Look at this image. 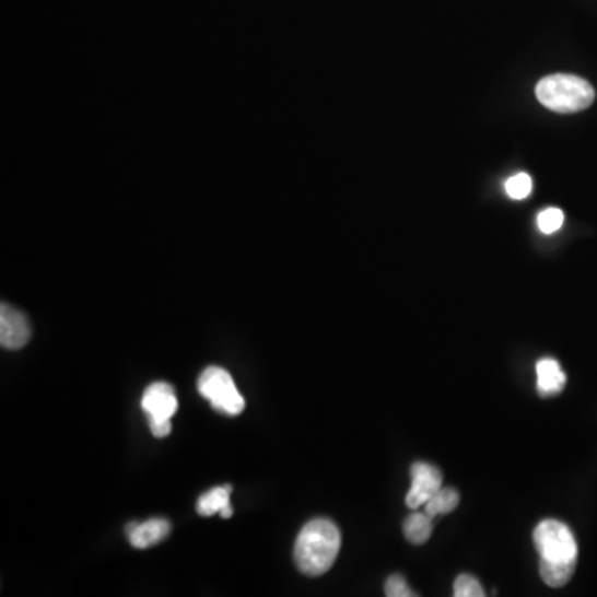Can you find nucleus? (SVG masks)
Masks as SVG:
<instances>
[{
	"label": "nucleus",
	"mask_w": 597,
	"mask_h": 597,
	"mask_svg": "<svg viewBox=\"0 0 597 597\" xmlns=\"http://www.w3.org/2000/svg\"><path fill=\"white\" fill-rule=\"evenodd\" d=\"M199 394L207 398L216 412L227 417L243 413L246 402L237 390L230 372L221 367H208L198 378Z\"/></svg>",
	"instance_id": "obj_4"
},
{
	"label": "nucleus",
	"mask_w": 597,
	"mask_h": 597,
	"mask_svg": "<svg viewBox=\"0 0 597 597\" xmlns=\"http://www.w3.org/2000/svg\"><path fill=\"white\" fill-rule=\"evenodd\" d=\"M433 532L432 516L426 513H412L403 523V535L412 545H423Z\"/></svg>",
	"instance_id": "obj_12"
},
{
	"label": "nucleus",
	"mask_w": 597,
	"mask_h": 597,
	"mask_svg": "<svg viewBox=\"0 0 597 597\" xmlns=\"http://www.w3.org/2000/svg\"><path fill=\"white\" fill-rule=\"evenodd\" d=\"M231 491H233V488L230 484L213 488V490L199 497L196 512L201 516L221 515L227 506H231Z\"/></svg>",
	"instance_id": "obj_10"
},
{
	"label": "nucleus",
	"mask_w": 597,
	"mask_h": 597,
	"mask_svg": "<svg viewBox=\"0 0 597 597\" xmlns=\"http://www.w3.org/2000/svg\"><path fill=\"white\" fill-rule=\"evenodd\" d=\"M28 339H31V324H28L27 317L15 307L2 303L0 306V343L2 347L8 351H17L28 342Z\"/></svg>",
	"instance_id": "obj_7"
},
{
	"label": "nucleus",
	"mask_w": 597,
	"mask_h": 597,
	"mask_svg": "<svg viewBox=\"0 0 597 597\" xmlns=\"http://www.w3.org/2000/svg\"><path fill=\"white\" fill-rule=\"evenodd\" d=\"M536 551L539 554V573L551 587H563L576 571L577 542L570 526L557 519H546L536 526Z\"/></svg>",
	"instance_id": "obj_1"
},
{
	"label": "nucleus",
	"mask_w": 597,
	"mask_h": 597,
	"mask_svg": "<svg viewBox=\"0 0 597 597\" xmlns=\"http://www.w3.org/2000/svg\"><path fill=\"white\" fill-rule=\"evenodd\" d=\"M410 475H412V488L407 493L406 505L410 510H419L420 506H425L430 497L442 488L443 478L438 468L423 461L413 465Z\"/></svg>",
	"instance_id": "obj_6"
},
{
	"label": "nucleus",
	"mask_w": 597,
	"mask_h": 597,
	"mask_svg": "<svg viewBox=\"0 0 597 597\" xmlns=\"http://www.w3.org/2000/svg\"><path fill=\"white\" fill-rule=\"evenodd\" d=\"M460 505V494L454 488H440L425 505V513L432 518L438 515H448Z\"/></svg>",
	"instance_id": "obj_11"
},
{
	"label": "nucleus",
	"mask_w": 597,
	"mask_h": 597,
	"mask_svg": "<svg viewBox=\"0 0 597 597\" xmlns=\"http://www.w3.org/2000/svg\"><path fill=\"white\" fill-rule=\"evenodd\" d=\"M385 596L412 597L417 596V594L410 589L409 584H407V581L402 576L395 574V576L388 577L387 583H385Z\"/></svg>",
	"instance_id": "obj_16"
},
{
	"label": "nucleus",
	"mask_w": 597,
	"mask_h": 597,
	"mask_svg": "<svg viewBox=\"0 0 597 597\" xmlns=\"http://www.w3.org/2000/svg\"><path fill=\"white\" fill-rule=\"evenodd\" d=\"M141 409L148 415L153 436L163 438L172 433V419L178 410V398L172 385L156 382L144 390Z\"/></svg>",
	"instance_id": "obj_5"
},
{
	"label": "nucleus",
	"mask_w": 597,
	"mask_h": 597,
	"mask_svg": "<svg viewBox=\"0 0 597 597\" xmlns=\"http://www.w3.org/2000/svg\"><path fill=\"white\" fill-rule=\"evenodd\" d=\"M536 98L557 114H577L594 104L596 90L587 80L570 73L545 77L536 85Z\"/></svg>",
	"instance_id": "obj_3"
},
{
	"label": "nucleus",
	"mask_w": 597,
	"mask_h": 597,
	"mask_svg": "<svg viewBox=\"0 0 597 597\" xmlns=\"http://www.w3.org/2000/svg\"><path fill=\"white\" fill-rule=\"evenodd\" d=\"M531 188V178H529L526 173H519V175L512 176V178L506 182V192H508L510 198L513 199L528 198Z\"/></svg>",
	"instance_id": "obj_15"
},
{
	"label": "nucleus",
	"mask_w": 597,
	"mask_h": 597,
	"mask_svg": "<svg viewBox=\"0 0 597 597\" xmlns=\"http://www.w3.org/2000/svg\"><path fill=\"white\" fill-rule=\"evenodd\" d=\"M169 529H172V525L162 518L148 519L144 523H130L127 526L128 538L137 550H147V548L159 545L169 535Z\"/></svg>",
	"instance_id": "obj_8"
},
{
	"label": "nucleus",
	"mask_w": 597,
	"mask_h": 597,
	"mask_svg": "<svg viewBox=\"0 0 597 597\" xmlns=\"http://www.w3.org/2000/svg\"><path fill=\"white\" fill-rule=\"evenodd\" d=\"M564 223V213L558 208H548V210L541 211L538 216L539 230L545 234L557 233L561 230Z\"/></svg>",
	"instance_id": "obj_13"
},
{
	"label": "nucleus",
	"mask_w": 597,
	"mask_h": 597,
	"mask_svg": "<svg viewBox=\"0 0 597 597\" xmlns=\"http://www.w3.org/2000/svg\"><path fill=\"white\" fill-rule=\"evenodd\" d=\"M340 531L329 519L317 518L298 532L294 546L295 566L306 576L326 574L339 557Z\"/></svg>",
	"instance_id": "obj_2"
},
{
	"label": "nucleus",
	"mask_w": 597,
	"mask_h": 597,
	"mask_svg": "<svg viewBox=\"0 0 597 597\" xmlns=\"http://www.w3.org/2000/svg\"><path fill=\"white\" fill-rule=\"evenodd\" d=\"M536 374H538V391L541 397H553L566 387V374L561 371L560 364L554 359H541L536 364Z\"/></svg>",
	"instance_id": "obj_9"
},
{
	"label": "nucleus",
	"mask_w": 597,
	"mask_h": 597,
	"mask_svg": "<svg viewBox=\"0 0 597 597\" xmlns=\"http://www.w3.org/2000/svg\"><path fill=\"white\" fill-rule=\"evenodd\" d=\"M454 594L457 597H483L484 590L477 577L461 574L454 584Z\"/></svg>",
	"instance_id": "obj_14"
}]
</instances>
